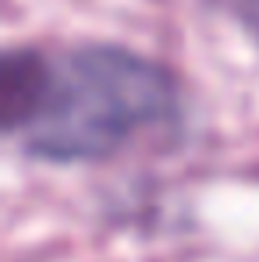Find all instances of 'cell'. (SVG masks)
I'll return each mask as SVG.
<instances>
[{"label": "cell", "instance_id": "obj_2", "mask_svg": "<svg viewBox=\"0 0 259 262\" xmlns=\"http://www.w3.org/2000/svg\"><path fill=\"white\" fill-rule=\"evenodd\" d=\"M46 64L32 50H14L4 57V75H0V117L7 131H25L36 117L46 89Z\"/></svg>", "mask_w": 259, "mask_h": 262}, {"label": "cell", "instance_id": "obj_3", "mask_svg": "<svg viewBox=\"0 0 259 262\" xmlns=\"http://www.w3.org/2000/svg\"><path fill=\"white\" fill-rule=\"evenodd\" d=\"M231 21H238L252 39H259V0H210Z\"/></svg>", "mask_w": 259, "mask_h": 262}, {"label": "cell", "instance_id": "obj_1", "mask_svg": "<svg viewBox=\"0 0 259 262\" xmlns=\"http://www.w3.org/2000/svg\"><path fill=\"white\" fill-rule=\"evenodd\" d=\"M177 114V85L156 60L125 46H78L46 64L43 103L22 131L50 163L103 160Z\"/></svg>", "mask_w": 259, "mask_h": 262}]
</instances>
